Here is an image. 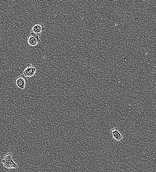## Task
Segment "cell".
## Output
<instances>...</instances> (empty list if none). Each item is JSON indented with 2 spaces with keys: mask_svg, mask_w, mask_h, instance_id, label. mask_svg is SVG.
Wrapping results in <instances>:
<instances>
[{
  "mask_svg": "<svg viewBox=\"0 0 156 172\" xmlns=\"http://www.w3.org/2000/svg\"><path fill=\"white\" fill-rule=\"evenodd\" d=\"M14 82L17 86L19 89L23 90L26 86L27 81L26 77L22 74L20 76L15 78Z\"/></svg>",
  "mask_w": 156,
  "mask_h": 172,
  "instance_id": "2",
  "label": "cell"
},
{
  "mask_svg": "<svg viewBox=\"0 0 156 172\" xmlns=\"http://www.w3.org/2000/svg\"><path fill=\"white\" fill-rule=\"evenodd\" d=\"M110 132L114 139L116 141H120L123 139V136L119 132L118 128H113L111 129Z\"/></svg>",
  "mask_w": 156,
  "mask_h": 172,
  "instance_id": "6",
  "label": "cell"
},
{
  "mask_svg": "<svg viewBox=\"0 0 156 172\" xmlns=\"http://www.w3.org/2000/svg\"><path fill=\"white\" fill-rule=\"evenodd\" d=\"M37 69L30 64L27 65V67L23 71V75L27 78H31L35 74Z\"/></svg>",
  "mask_w": 156,
  "mask_h": 172,
  "instance_id": "4",
  "label": "cell"
},
{
  "mask_svg": "<svg viewBox=\"0 0 156 172\" xmlns=\"http://www.w3.org/2000/svg\"><path fill=\"white\" fill-rule=\"evenodd\" d=\"M12 154L9 152L5 155V157L2 161L4 166L9 170L15 169L18 167L17 163L15 162L12 158Z\"/></svg>",
  "mask_w": 156,
  "mask_h": 172,
  "instance_id": "1",
  "label": "cell"
},
{
  "mask_svg": "<svg viewBox=\"0 0 156 172\" xmlns=\"http://www.w3.org/2000/svg\"><path fill=\"white\" fill-rule=\"evenodd\" d=\"M27 41L28 44L31 47H34L40 43L39 37L31 32L28 37Z\"/></svg>",
  "mask_w": 156,
  "mask_h": 172,
  "instance_id": "3",
  "label": "cell"
},
{
  "mask_svg": "<svg viewBox=\"0 0 156 172\" xmlns=\"http://www.w3.org/2000/svg\"><path fill=\"white\" fill-rule=\"evenodd\" d=\"M45 29L46 28L44 24H36L32 28L31 32L40 36Z\"/></svg>",
  "mask_w": 156,
  "mask_h": 172,
  "instance_id": "5",
  "label": "cell"
}]
</instances>
